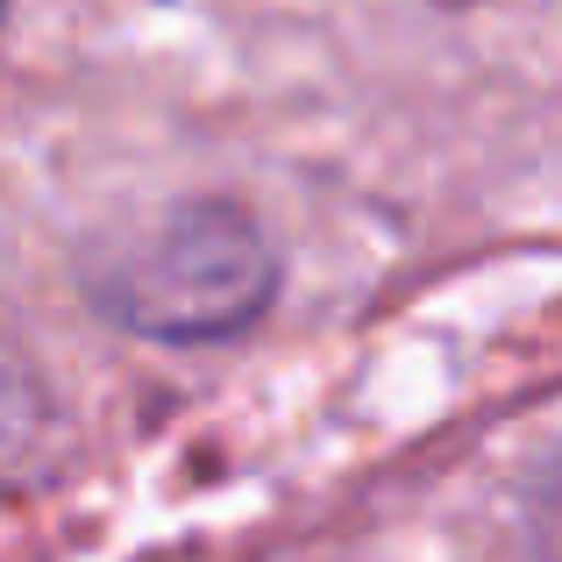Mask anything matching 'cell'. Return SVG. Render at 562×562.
I'll list each match as a JSON object with an SVG mask.
<instances>
[{"label": "cell", "instance_id": "obj_1", "mask_svg": "<svg viewBox=\"0 0 562 562\" xmlns=\"http://www.w3.org/2000/svg\"><path fill=\"white\" fill-rule=\"evenodd\" d=\"M278 292V257L243 206L192 200L150 228V243L114 263L100 300L157 342H221L243 335Z\"/></svg>", "mask_w": 562, "mask_h": 562}, {"label": "cell", "instance_id": "obj_2", "mask_svg": "<svg viewBox=\"0 0 562 562\" xmlns=\"http://www.w3.org/2000/svg\"><path fill=\"white\" fill-rule=\"evenodd\" d=\"M435 8H470V0H435Z\"/></svg>", "mask_w": 562, "mask_h": 562}]
</instances>
